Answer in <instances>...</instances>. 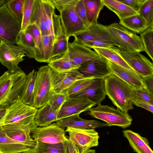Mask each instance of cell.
Returning a JSON list of instances; mask_svg holds the SVG:
<instances>
[{
    "mask_svg": "<svg viewBox=\"0 0 153 153\" xmlns=\"http://www.w3.org/2000/svg\"><path fill=\"white\" fill-rule=\"evenodd\" d=\"M104 80L106 95L117 109L126 113L134 109L133 88L112 74Z\"/></svg>",
    "mask_w": 153,
    "mask_h": 153,
    "instance_id": "obj_1",
    "label": "cell"
},
{
    "mask_svg": "<svg viewBox=\"0 0 153 153\" xmlns=\"http://www.w3.org/2000/svg\"><path fill=\"white\" fill-rule=\"evenodd\" d=\"M59 11L62 26L69 38L82 32L87 28L77 15L76 5L79 0H52Z\"/></svg>",
    "mask_w": 153,
    "mask_h": 153,
    "instance_id": "obj_2",
    "label": "cell"
},
{
    "mask_svg": "<svg viewBox=\"0 0 153 153\" xmlns=\"http://www.w3.org/2000/svg\"><path fill=\"white\" fill-rule=\"evenodd\" d=\"M26 76L19 67L15 72L7 71L0 76V106L7 107L19 95Z\"/></svg>",
    "mask_w": 153,
    "mask_h": 153,
    "instance_id": "obj_3",
    "label": "cell"
},
{
    "mask_svg": "<svg viewBox=\"0 0 153 153\" xmlns=\"http://www.w3.org/2000/svg\"><path fill=\"white\" fill-rule=\"evenodd\" d=\"M37 110L33 106L23 103L19 96L6 107L5 115L0 122V125H22L29 126L34 129L37 127L34 121Z\"/></svg>",
    "mask_w": 153,
    "mask_h": 153,
    "instance_id": "obj_4",
    "label": "cell"
},
{
    "mask_svg": "<svg viewBox=\"0 0 153 153\" xmlns=\"http://www.w3.org/2000/svg\"><path fill=\"white\" fill-rule=\"evenodd\" d=\"M106 28L121 50L139 53L145 51L140 37L119 23H112Z\"/></svg>",
    "mask_w": 153,
    "mask_h": 153,
    "instance_id": "obj_5",
    "label": "cell"
},
{
    "mask_svg": "<svg viewBox=\"0 0 153 153\" xmlns=\"http://www.w3.org/2000/svg\"><path fill=\"white\" fill-rule=\"evenodd\" d=\"M87 114L105 122L108 126H117L124 129L129 127L132 121V117L128 113H123L112 106L102 105L101 103L95 107L90 108Z\"/></svg>",
    "mask_w": 153,
    "mask_h": 153,
    "instance_id": "obj_6",
    "label": "cell"
},
{
    "mask_svg": "<svg viewBox=\"0 0 153 153\" xmlns=\"http://www.w3.org/2000/svg\"><path fill=\"white\" fill-rule=\"evenodd\" d=\"M21 29V22L10 12L6 4L0 6V42L16 44Z\"/></svg>",
    "mask_w": 153,
    "mask_h": 153,
    "instance_id": "obj_7",
    "label": "cell"
},
{
    "mask_svg": "<svg viewBox=\"0 0 153 153\" xmlns=\"http://www.w3.org/2000/svg\"><path fill=\"white\" fill-rule=\"evenodd\" d=\"M51 72L48 65L41 67L36 71L34 100L31 106L38 108L48 102L51 95Z\"/></svg>",
    "mask_w": 153,
    "mask_h": 153,
    "instance_id": "obj_8",
    "label": "cell"
},
{
    "mask_svg": "<svg viewBox=\"0 0 153 153\" xmlns=\"http://www.w3.org/2000/svg\"><path fill=\"white\" fill-rule=\"evenodd\" d=\"M111 48L142 78L153 75V63L140 53L125 52L115 46Z\"/></svg>",
    "mask_w": 153,
    "mask_h": 153,
    "instance_id": "obj_9",
    "label": "cell"
},
{
    "mask_svg": "<svg viewBox=\"0 0 153 153\" xmlns=\"http://www.w3.org/2000/svg\"><path fill=\"white\" fill-rule=\"evenodd\" d=\"M25 56L24 50L20 46L0 42V62L9 72L13 73L17 71L19 64L24 60Z\"/></svg>",
    "mask_w": 153,
    "mask_h": 153,
    "instance_id": "obj_10",
    "label": "cell"
},
{
    "mask_svg": "<svg viewBox=\"0 0 153 153\" xmlns=\"http://www.w3.org/2000/svg\"><path fill=\"white\" fill-rule=\"evenodd\" d=\"M69 134V140L84 153L90 148L99 145L100 137L95 129H85L68 127L65 130Z\"/></svg>",
    "mask_w": 153,
    "mask_h": 153,
    "instance_id": "obj_11",
    "label": "cell"
},
{
    "mask_svg": "<svg viewBox=\"0 0 153 153\" xmlns=\"http://www.w3.org/2000/svg\"><path fill=\"white\" fill-rule=\"evenodd\" d=\"M32 136L36 143L54 144L66 141L64 128L56 123L46 126L37 127L31 132Z\"/></svg>",
    "mask_w": 153,
    "mask_h": 153,
    "instance_id": "obj_12",
    "label": "cell"
},
{
    "mask_svg": "<svg viewBox=\"0 0 153 153\" xmlns=\"http://www.w3.org/2000/svg\"><path fill=\"white\" fill-rule=\"evenodd\" d=\"M79 72L87 78L104 79L112 74L107 60L99 55L80 65Z\"/></svg>",
    "mask_w": 153,
    "mask_h": 153,
    "instance_id": "obj_13",
    "label": "cell"
},
{
    "mask_svg": "<svg viewBox=\"0 0 153 153\" xmlns=\"http://www.w3.org/2000/svg\"><path fill=\"white\" fill-rule=\"evenodd\" d=\"M96 104L86 97L68 98L59 111L58 120L88 111Z\"/></svg>",
    "mask_w": 153,
    "mask_h": 153,
    "instance_id": "obj_14",
    "label": "cell"
},
{
    "mask_svg": "<svg viewBox=\"0 0 153 153\" xmlns=\"http://www.w3.org/2000/svg\"><path fill=\"white\" fill-rule=\"evenodd\" d=\"M2 131L10 138L25 145L30 149H34L36 143L30 134L34 130L25 125L9 124L1 126Z\"/></svg>",
    "mask_w": 153,
    "mask_h": 153,
    "instance_id": "obj_15",
    "label": "cell"
},
{
    "mask_svg": "<svg viewBox=\"0 0 153 153\" xmlns=\"http://www.w3.org/2000/svg\"><path fill=\"white\" fill-rule=\"evenodd\" d=\"M106 96L104 79H96L84 89L70 96L68 98L86 97L98 105L105 99Z\"/></svg>",
    "mask_w": 153,
    "mask_h": 153,
    "instance_id": "obj_16",
    "label": "cell"
},
{
    "mask_svg": "<svg viewBox=\"0 0 153 153\" xmlns=\"http://www.w3.org/2000/svg\"><path fill=\"white\" fill-rule=\"evenodd\" d=\"M73 36L74 41L80 43L86 42L102 40L111 41L117 44L107 30L106 26L98 22Z\"/></svg>",
    "mask_w": 153,
    "mask_h": 153,
    "instance_id": "obj_17",
    "label": "cell"
},
{
    "mask_svg": "<svg viewBox=\"0 0 153 153\" xmlns=\"http://www.w3.org/2000/svg\"><path fill=\"white\" fill-rule=\"evenodd\" d=\"M53 22L55 41L53 46L52 59L68 52L69 38L64 32L59 15L54 14Z\"/></svg>",
    "mask_w": 153,
    "mask_h": 153,
    "instance_id": "obj_18",
    "label": "cell"
},
{
    "mask_svg": "<svg viewBox=\"0 0 153 153\" xmlns=\"http://www.w3.org/2000/svg\"><path fill=\"white\" fill-rule=\"evenodd\" d=\"M48 65L59 73L82 76L78 71L80 65L76 64L71 59L68 52L53 58Z\"/></svg>",
    "mask_w": 153,
    "mask_h": 153,
    "instance_id": "obj_19",
    "label": "cell"
},
{
    "mask_svg": "<svg viewBox=\"0 0 153 153\" xmlns=\"http://www.w3.org/2000/svg\"><path fill=\"white\" fill-rule=\"evenodd\" d=\"M79 114H75L57 120L56 123L62 128L68 127L85 129L108 126V124L95 120H88L80 117Z\"/></svg>",
    "mask_w": 153,
    "mask_h": 153,
    "instance_id": "obj_20",
    "label": "cell"
},
{
    "mask_svg": "<svg viewBox=\"0 0 153 153\" xmlns=\"http://www.w3.org/2000/svg\"><path fill=\"white\" fill-rule=\"evenodd\" d=\"M86 78H89L80 75L59 73L51 68V94L62 92L66 90L76 81Z\"/></svg>",
    "mask_w": 153,
    "mask_h": 153,
    "instance_id": "obj_21",
    "label": "cell"
},
{
    "mask_svg": "<svg viewBox=\"0 0 153 153\" xmlns=\"http://www.w3.org/2000/svg\"><path fill=\"white\" fill-rule=\"evenodd\" d=\"M107 60L112 74L124 81L134 89L143 88L142 78L135 71Z\"/></svg>",
    "mask_w": 153,
    "mask_h": 153,
    "instance_id": "obj_22",
    "label": "cell"
},
{
    "mask_svg": "<svg viewBox=\"0 0 153 153\" xmlns=\"http://www.w3.org/2000/svg\"><path fill=\"white\" fill-rule=\"evenodd\" d=\"M68 52L71 59L79 65L99 55L91 48L74 40L72 42L69 43Z\"/></svg>",
    "mask_w": 153,
    "mask_h": 153,
    "instance_id": "obj_23",
    "label": "cell"
},
{
    "mask_svg": "<svg viewBox=\"0 0 153 153\" xmlns=\"http://www.w3.org/2000/svg\"><path fill=\"white\" fill-rule=\"evenodd\" d=\"M123 132L134 152L137 153H153L146 138L130 130H124Z\"/></svg>",
    "mask_w": 153,
    "mask_h": 153,
    "instance_id": "obj_24",
    "label": "cell"
},
{
    "mask_svg": "<svg viewBox=\"0 0 153 153\" xmlns=\"http://www.w3.org/2000/svg\"><path fill=\"white\" fill-rule=\"evenodd\" d=\"M59 110H56L48 102L37 108L34 116V122L37 126H48L58 120Z\"/></svg>",
    "mask_w": 153,
    "mask_h": 153,
    "instance_id": "obj_25",
    "label": "cell"
},
{
    "mask_svg": "<svg viewBox=\"0 0 153 153\" xmlns=\"http://www.w3.org/2000/svg\"><path fill=\"white\" fill-rule=\"evenodd\" d=\"M36 71L33 70L26 75V79L19 97L24 104L31 105L34 97V88Z\"/></svg>",
    "mask_w": 153,
    "mask_h": 153,
    "instance_id": "obj_26",
    "label": "cell"
},
{
    "mask_svg": "<svg viewBox=\"0 0 153 153\" xmlns=\"http://www.w3.org/2000/svg\"><path fill=\"white\" fill-rule=\"evenodd\" d=\"M30 148L25 145L8 137L0 125V151L3 153H18Z\"/></svg>",
    "mask_w": 153,
    "mask_h": 153,
    "instance_id": "obj_27",
    "label": "cell"
},
{
    "mask_svg": "<svg viewBox=\"0 0 153 153\" xmlns=\"http://www.w3.org/2000/svg\"><path fill=\"white\" fill-rule=\"evenodd\" d=\"M16 45L20 46L24 50L26 56L33 58L37 61L38 53L33 38L26 31H21L19 35Z\"/></svg>",
    "mask_w": 153,
    "mask_h": 153,
    "instance_id": "obj_28",
    "label": "cell"
},
{
    "mask_svg": "<svg viewBox=\"0 0 153 153\" xmlns=\"http://www.w3.org/2000/svg\"><path fill=\"white\" fill-rule=\"evenodd\" d=\"M102 1L104 6L114 12L120 20L139 13L118 0H102Z\"/></svg>",
    "mask_w": 153,
    "mask_h": 153,
    "instance_id": "obj_29",
    "label": "cell"
},
{
    "mask_svg": "<svg viewBox=\"0 0 153 153\" xmlns=\"http://www.w3.org/2000/svg\"><path fill=\"white\" fill-rule=\"evenodd\" d=\"M119 23L136 34H140L148 28L145 20L139 13L121 19Z\"/></svg>",
    "mask_w": 153,
    "mask_h": 153,
    "instance_id": "obj_30",
    "label": "cell"
},
{
    "mask_svg": "<svg viewBox=\"0 0 153 153\" xmlns=\"http://www.w3.org/2000/svg\"><path fill=\"white\" fill-rule=\"evenodd\" d=\"M35 24L39 27L42 36L48 35L45 22L42 0H34L30 24Z\"/></svg>",
    "mask_w": 153,
    "mask_h": 153,
    "instance_id": "obj_31",
    "label": "cell"
},
{
    "mask_svg": "<svg viewBox=\"0 0 153 153\" xmlns=\"http://www.w3.org/2000/svg\"><path fill=\"white\" fill-rule=\"evenodd\" d=\"M89 27L97 22L100 13L104 6L102 0H83Z\"/></svg>",
    "mask_w": 153,
    "mask_h": 153,
    "instance_id": "obj_32",
    "label": "cell"
},
{
    "mask_svg": "<svg viewBox=\"0 0 153 153\" xmlns=\"http://www.w3.org/2000/svg\"><path fill=\"white\" fill-rule=\"evenodd\" d=\"M43 8L46 28L48 34L51 36L53 46L55 41L54 33L53 16L55 7L52 0H42Z\"/></svg>",
    "mask_w": 153,
    "mask_h": 153,
    "instance_id": "obj_33",
    "label": "cell"
},
{
    "mask_svg": "<svg viewBox=\"0 0 153 153\" xmlns=\"http://www.w3.org/2000/svg\"><path fill=\"white\" fill-rule=\"evenodd\" d=\"M93 49L100 56L124 68L134 71L123 58L111 48H94Z\"/></svg>",
    "mask_w": 153,
    "mask_h": 153,
    "instance_id": "obj_34",
    "label": "cell"
},
{
    "mask_svg": "<svg viewBox=\"0 0 153 153\" xmlns=\"http://www.w3.org/2000/svg\"><path fill=\"white\" fill-rule=\"evenodd\" d=\"M67 146L66 141L54 144L36 143L34 149L37 153H66Z\"/></svg>",
    "mask_w": 153,
    "mask_h": 153,
    "instance_id": "obj_35",
    "label": "cell"
},
{
    "mask_svg": "<svg viewBox=\"0 0 153 153\" xmlns=\"http://www.w3.org/2000/svg\"><path fill=\"white\" fill-rule=\"evenodd\" d=\"M26 31L31 35L37 49L38 59L37 61L44 62L42 45V35L39 27L35 24H30Z\"/></svg>",
    "mask_w": 153,
    "mask_h": 153,
    "instance_id": "obj_36",
    "label": "cell"
},
{
    "mask_svg": "<svg viewBox=\"0 0 153 153\" xmlns=\"http://www.w3.org/2000/svg\"><path fill=\"white\" fill-rule=\"evenodd\" d=\"M149 28H153V0H146L138 11Z\"/></svg>",
    "mask_w": 153,
    "mask_h": 153,
    "instance_id": "obj_37",
    "label": "cell"
},
{
    "mask_svg": "<svg viewBox=\"0 0 153 153\" xmlns=\"http://www.w3.org/2000/svg\"><path fill=\"white\" fill-rule=\"evenodd\" d=\"M145 51L153 61V28H149L140 34Z\"/></svg>",
    "mask_w": 153,
    "mask_h": 153,
    "instance_id": "obj_38",
    "label": "cell"
},
{
    "mask_svg": "<svg viewBox=\"0 0 153 153\" xmlns=\"http://www.w3.org/2000/svg\"><path fill=\"white\" fill-rule=\"evenodd\" d=\"M25 0H8L6 3L9 10L19 21L22 20Z\"/></svg>",
    "mask_w": 153,
    "mask_h": 153,
    "instance_id": "obj_39",
    "label": "cell"
},
{
    "mask_svg": "<svg viewBox=\"0 0 153 153\" xmlns=\"http://www.w3.org/2000/svg\"><path fill=\"white\" fill-rule=\"evenodd\" d=\"M42 45L44 62L48 63L52 59L53 43L49 35L42 36Z\"/></svg>",
    "mask_w": 153,
    "mask_h": 153,
    "instance_id": "obj_40",
    "label": "cell"
},
{
    "mask_svg": "<svg viewBox=\"0 0 153 153\" xmlns=\"http://www.w3.org/2000/svg\"><path fill=\"white\" fill-rule=\"evenodd\" d=\"M34 0H25L21 21V31H26L30 25Z\"/></svg>",
    "mask_w": 153,
    "mask_h": 153,
    "instance_id": "obj_41",
    "label": "cell"
},
{
    "mask_svg": "<svg viewBox=\"0 0 153 153\" xmlns=\"http://www.w3.org/2000/svg\"><path fill=\"white\" fill-rule=\"evenodd\" d=\"M94 79L93 78H86L79 80L75 82L66 90L68 97L84 89L89 85Z\"/></svg>",
    "mask_w": 153,
    "mask_h": 153,
    "instance_id": "obj_42",
    "label": "cell"
},
{
    "mask_svg": "<svg viewBox=\"0 0 153 153\" xmlns=\"http://www.w3.org/2000/svg\"><path fill=\"white\" fill-rule=\"evenodd\" d=\"M68 99L66 90L58 93L53 94L48 103L54 108L59 110L64 102Z\"/></svg>",
    "mask_w": 153,
    "mask_h": 153,
    "instance_id": "obj_43",
    "label": "cell"
},
{
    "mask_svg": "<svg viewBox=\"0 0 153 153\" xmlns=\"http://www.w3.org/2000/svg\"><path fill=\"white\" fill-rule=\"evenodd\" d=\"M133 100L144 102L153 105V97L143 88L134 89Z\"/></svg>",
    "mask_w": 153,
    "mask_h": 153,
    "instance_id": "obj_44",
    "label": "cell"
},
{
    "mask_svg": "<svg viewBox=\"0 0 153 153\" xmlns=\"http://www.w3.org/2000/svg\"><path fill=\"white\" fill-rule=\"evenodd\" d=\"M81 44L91 49H93L94 48H111L113 46L118 47L117 45L115 43L106 40H94L84 42H82Z\"/></svg>",
    "mask_w": 153,
    "mask_h": 153,
    "instance_id": "obj_45",
    "label": "cell"
},
{
    "mask_svg": "<svg viewBox=\"0 0 153 153\" xmlns=\"http://www.w3.org/2000/svg\"><path fill=\"white\" fill-rule=\"evenodd\" d=\"M75 10L78 17L87 28H89V26L87 19L83 0H79L76 5Z\"/></svg>",
    "mask_w": 153,
    "mask_h": 153,
    "instance_id": "obj_46",
    "label": "cell"
},
{
    "mask_svg": "<svg viewBox=\"0 0 153 153\" xmlns=\"http://www.w3.org/2000/svg\"><path fill=\"white\" fill-rule=\"evenodd\" d=\"M143 88L153 97V75L142 78Z\"/></svg>",
    "mask_w": 153,
    "mask_h": 153,
    "instance_id": "obj_47",
    "label": "cell"
},
{
    "mask_svg": "<svg viewBox=\"0 0 153 153\" xmlns=\"http://www.w3.org/2000/svg\"><path fill=\"white\" fill-rule=\"evenodd\" d=\"M118 1L138 12L140 7L146 0H119Z\"/></svg>",
    "mask_w": 153,
    "mask_h": 153,
    "instance_id": "obj_48",
    "label": "cell"
},
{
    "mask_svg": "<svg viewBox=\"0 0 153 153\" xmlns=\"http://www.w3.org/2000/svg\"><path fill=\"white\" fill-rule=\"evenodd\" d=\"M133 105L142 108L153 114V105L144 102L136 100H133L132 101Z\"/></svg>",
    "mask_w": 153,
    "mask_h": 153,
    "instance_id": "obj_49",
    "label": "cell"
},
{
    "mask_svg": "<svg viewBox=\"0 0 153 153\" xmlns=\"http://www.w3.org/2000/svg\"><path fill=\"white\" fill-rule=\"evenodd\" d=\"M67 150L66 153H80L79 149L69 139L66 140Z\"/></svg>",
    "mask_w": 153,
    "mask_h": 153,
    "instance_id": "obj_50",
    "label": "cell"
},
{
    "mask_svg": "<svg viewBox=\"0 0 153 153\" xmlns=\"http://www.w3.org/2000/svg\"><path fill=\"white\" fill-rule=\"evenodd\" d=\"M6 110V107L0 106V122L4 117Z\"/></svg>",
    "mask_w": 153,
    "mask_h": 153,
    "instance_id": "obj_51",
    "label": "cell"
},
{
    "mask_svg": "<svg viewBox=\"0 0 153 153\" xmlns=\"http://www.w3.org/2000/svg\"><path fill=\"white\" fill-rule=\"evenodd\" d=\"M18 153H37L34 149H30L25 151Z\"/></svg>",
    "mask_w": 153,
    "mask_h": 153,
    "instance_id": "obj_52",
    "label": "cell"
},
{
    "mask_svg": "<svg viewBox=\"0 0 153 153\" xmlns=\"http://www.w3.org/2000/svg\"><path fill=\"white\" fill-rule=\"evenodd\" d=\"M84 153H96V152L95 150L89 149Z\"/></svg>",
    "mask_w": 153,
    "mask_h": 153,
    "instance_id": "obj_53",
    "label": "cell"
},
{
    "mask_svg": "<svg viewBox=\"0 0 153 153\" xmlns=\"http://www.w3.org/2000/svg\"><path fill=\"white\" fill-rule=\"evenodd\" d=\"M0 153H2V152H1V151H0Z\"/></svg>",
    "mask_w": 153,
    "mask_h": 153,
    "instance_id": "obj_54",
    "label": "cell"
}]
</instances>
